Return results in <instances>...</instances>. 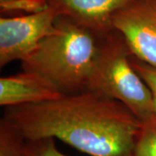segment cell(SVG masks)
Segmentation results:
<instances>
[{"mask_svg":"<svg viewBox=\"0 0 156 156\" xmlns=\"http://www.w3.org/2000/svg\"><path fill=\"white\" fill-rule=\"evenodd\" d=\"M24 140L57 138L91 156H131L140 121L121 101L91 90L7 108Z\"/></svg>","mask_w":156,"mask_h":156,"instance_id":"6da1fadb","label":"cell"},{"mask_svg":"<svg viewBox=\"0 0 156 156\" xmlns=\"http://www.w3.org/2000/svg\"><path fill=\"white\" fill-rule=\"evenodd\" d=\"M101 37L71 19L59 16L55 30L22 61L23 70L38 74L63 94L87 90Z\"/></svg>","mask_w":156,"mask_h":156,"instance_id":"7a4b0ae2","label":"cell"},{"mask_svg":"<svg viewBox=\"0 0 156 156\" xmlns=\"http://www.w3.org/2000/svg\"><path fill=\"white\" fill-rule=\"evenodd\" d=\"M132 53L116 30L101 37L87 90L121 101L142 121L156 113L150 89L131 64Z\"/></svg>","mask_w":156,"mask_h":156,"instance_id":"3957f363","label":"cell"},{"mask_svg":"<svg viewBox=\"0 0 156 156\" xmlns=\"http://www.w3.org/2000/svg\"><path fill=\"white\" fill-rule=\"evenodd\" d=\"M58 17V13L49 7L34 14L1 17L0 67L27 57L45 37L54 31Z\"/></svg>","mask_w":156,"mask_h":156,"instance_id":"277c9868","label":"cell"},{"mask_svg":"<svg viewBox=\"0 0 156 156\" xmlns=\"http://www.w3.org/2000/svg\"><path fill=\"white\" fill-rule=\"evenodd\" d=\"M112 24L124 37L132 56L156 67V11L147 0H134L117 11Z\"/></svg>","mask_w":156,"mask_h":156,"instance_id":"5b68a950","label":"cell"},{"mask_svg":"<svg viewBox=\"0 0 156 156\" xmlns=\"http://www.w3.org/2000/svg\"><path fill=\"white\" fill-rule=\"evenodd\" d=\"M134 0H47L59 16L66 17L102 37L114 30L112 20L117 11Z\"/></svg>","mask_w":156,"mask_h":156,"instance_id":"8992f818","label":"cell"},{"mask_svg":"<svg viewBox=\"0 0 156 156\" xmlns=\"http://www.w3.org/2000/svg\"><path fill=\"white\" fill-rule=\"evenodd\" d=\"M63 95L38 74L23 71L0 78V105L17 107L55 100Z\"/></svg>","mask_w":156,"mask_h":156,"instance_id":"52a82bcc","label":"cell"},{"mask_svg":"<svg viewBox=\"0 0 156 156\" xmlns=\"http://www.w3.org/2000/svg\"><path fill=\"white\" fill-rule=\"evenodd\" d=\"M131 156H156V113L140 121Z\"/></svg>","mask_w":156,"mask_h":156,"instance_id":"ba28073f","label":"cell"},{"mask_svg":"<svg viewBox=\"0 0 156 156\" xmlns=\"http://www.w3.org/2000/svg\"><path fill=\"white\" fill-rule=\"evenodd\" d=\"M24 139L3 119L0 122V156H24Z\"/></svg>","mask_w":156,"mask_h":156,"instance_id":"9c48e42d","label":"cell"},{"mask_svg":"<svg viewBox=\"0 0 156 156\" xmlns=\"http://www.w3.org/2000/svg\"><path fill=\"white\" fill-rule=\"evenodd\" d=\"M24 156H68L57 149L54 138L24 140Z\"/></svg>","mask_w":156,"mask_h":156,"instance_id":"30bf717a","label":"cell"},{"mask_svg":"<svg viewBox=\"0 0 156 156\" xmlns=\"http://www.w3.org/2000/svg\"><path fill=\"white\" fill-rule=\"evenodd\" d=\"M49 7L47 0H9L0 2L2 12L21 11L34 14L45 11Z\"/></svg>","mask_w":156,"mask_h":156,"instance_id":"8fae6325","label":"cell"},{"mask_svg":"<svg viewBox=\"0 0 156 156\" xmlns=\"http://www.w3.org/2000/svg\"><path fill=\"white\" fill-rule=\"evenodd\" d=\"M131 64L150 89L156 108V67L131 56Z\"/></svg>","mask_w":156,"mask_h":156,"instance_id":"7c38bea8","label":"cell"},{"mask_svg":"<svg viewBox=\"0 0 156 156\" xmlns=\"http://www.w3.org/2000/svg\"><path fill=\"white\" fill-rule=\"evenodd\" d=\"M147 1L154 8V10L156 11V0H147Z\"/></svg>","mask_w":156,"mask_h":156,"instance_id":"4fadbf2b","label":"cell"},{"mask_svg":"<svg viewBox=\"0 0 156 156\" xmlns=\"http://www.w3.org/2000/svg\"><path fill=\"white\" fill-rule=\"evenodd\" d=\"M2 1H9V0H0V2H2Z\"/></svg>","mask_w":156,"mask_h":156,"instance_id":"5bb4252c","label":"cell"}]
</instances>
